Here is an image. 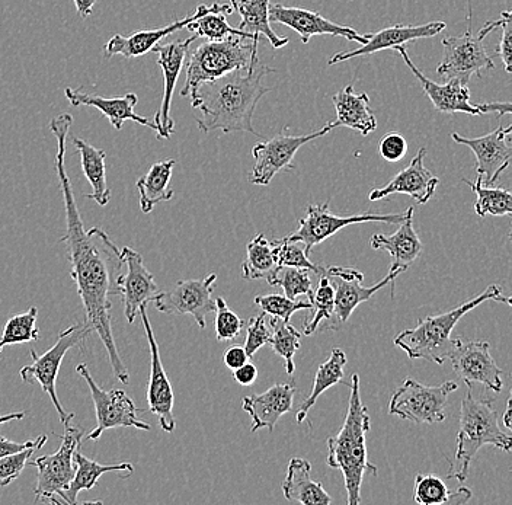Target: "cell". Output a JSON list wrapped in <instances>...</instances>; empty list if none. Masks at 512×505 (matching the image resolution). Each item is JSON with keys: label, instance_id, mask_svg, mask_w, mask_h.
<instances>
[{"label": "cell", "instance_id": "obj_1", "mask_svg": "<svg viewBox=\"0 0 512 505\" xmlns=\"http://www.w3.org/2000/svg\"><path fill=\"white\" fill-rule=\"evenodd\" d=\"M73 117L60 114L50 121V130L57 140L56 171L62 188L64 210H66V235L60 241L67 245V258L72 264V278L85 309L86 321L94 329L107 350L112 373L118 382L127 386L130 373L124 366L115 344L111 326V297L117 296V278L123 273L121 249L110 236L99 228L85 229L80 217L72 184L66 171V139Z\"/></svg>", "mask_w": 512, "mask_h": 505}, {"label": "cell", "instance_id": "obj_2", "mask_svg": "<svg viewBox=\"0 0 512 505\" xmlns=\"http://www.w3.org/2000/svg\"><path fill=\"white\" fill-rule=\"evenodd\" d=\"M270 72L274 69L262 65L256 57L248 67L200 85L190 98L191 107L200 111V115L195 117L198 129L206 134L211 131H222L223 134L242 131L262 139L264 136L256 133L252 120L256 105L270 92V88L262 83Z\"/></svg>", "mask_w": 512, "mask_h": 505}, {"label": "cell", "instance_id": "obj_3", "mask_svg": "<svg viewBox=\"0 0 512 505\" xmlns=\"http://www.w3.org/2000/svg\"><path fill=\"white\" fill-rule=\"evenodd\" d=\"M350 407L341 431L329 437L326 465L338 469L344 475L348 505L361 503V484L364 475L377 476V468L368 462L367 433L371 428V418L367 407L361 402L360 376L352 375L350 383Z\"/></svg>", "mask_w": 512, "mask_h": 505}, {"label": "cell", "instance_id": "obj_4", "mask_svg": "<svg viewBox=\"0 0 512 505\" xmlns=\"http://www.w3.org/2000/svg\"><path fill=\"white\" fill-rule=\"evenodd\" d=\"M488 300L511 306V300L504 297L502 289H499L498 286L488 287L485 292L480 293L475 299L457 306L450 312L427 316V318L419 321L416 328L400 332L395 337V345L400 350L405 351L409 359L428 360L438 364V366H443L450 354L453 353L454 348L459 344L460 338L453 340L451 334H453L454 328L459 324L460 319L470 310L478 308Z\"/></svg>", "mask_w": 512, "mask_h": 505}, {"label": "cell", "instance_id": "obj_5", "mask_svg": "<svg viewBox=\"0 0 512 505\" xmlns=\"http://www.w3.org/2000/svg\"><path fill=\"white\" fill-rule=\"evenodd\" d=\"M483 446H494L504 452H510L511 437L499 427L494 401L476 399L472 388H469L462 401L457 450L454 459L450 460L447 478H454L459 482L466 481L470 463Z\"/></svg>", "mask_w": 512, "mask_h": 505}, {"label": "cell", "instance_id": "obj_6", "mask_svg": "<svg viewBox=\"0 0 512 505\" xmlns=\"http://www.w3.org/2000/svg\"><path fill=\"white\" fill-rule=\"evenodd\" d=\"M259 38L232 37L206 41L191 54L182 98H191L200 85L223 78L227 73L248 67L258 57Z\"/></svg>", "mask_w": 512, "mask_h": 505}, {"label": "cell", "instance_id": "obj_7", "mask_svg": "<svg viewBox=\"0 0 512 505\" xmlns=\"http://www.w3.org/2000/svg\"><path fill=\"white\" fill-rule=\"evenodd\" d=\"M92 332H94V329L91 328L88 322H79V324L69 326V328L60 332L56 344L46 353L38 356L37 351L31 350L32 363L19 370L22 382L38 383L43 392L50 396L51 402H53L54 408L59 414L60 423L63 425L70 423L75 418V414H67L66 409L60 404L59 396H57L56 383L60 367H62L67 351L85 343Z\"/></svg>", "mask_w": 512, "mask_h": 505}, {"label": "cell", "instance_id": "obj_8", "mask_svg": "<svg viewBox=\"0 0 512 505\" xmlns=\"http://www.w3.org/2000/svg\"><path fill=\"white\" fill-rule=\"evenodd\" d=\"M83 430L64 424V434L59 450L53 455L38 457L31 460L28 465L35 466L38 471L37 485H35V503L48 501V503L62 504L59 498L69 488L75 476V453L82 444Z\"/></svg>", "mask_w": 512, "mask_h": 505}, {"label": "cell", "instance_id": "obj_9", "mask_svg": "<svg viewBox=\"0 0 512 505\" xmlns=\"http://www.w3.org/2000/svg\"><path fill=\"white\" fill-rule=\"evenodd\" d=\"M457 389L459 385L451 380L440 386H425L408 377L393 393L389 414L414 424L444 423L448 396Z\"/></svg>", "mask_w": 512, "mask_h": 505}, {"label": "cell", "instance_id": "obj_10", "mask_svg": "<svg viewBox=\"0 0 512 505\" xmlns=\"http://www.w3.org/2000/svg\"><path fill=\"white\" fill-rule=\"evenodd\" d=\"M488 37L483 31L473 35L472 3L469 0V17L466 33L460 37L443 38L444 59L437 67V75L443 79H459L469 85L472 76L479 78L485 70L494 69V59L489 56L483 40Z\"/></svg>", "mask_w": 512, "mask_h": 505}, {"label": "cell", "instance_id": "obj_11", "mask_svg": "<svg viewBox=\"0 0 512 505\" xmlns=\"http://www.w3.org/2000/svg\"><path fill=\"white\" fill-rule=\"evenodd\" d=\"M408 216V210L403 213H361L352 214V216H338L329 210V204L323 203L310 204L307 206L306 216L299 222V229L291 235L286 236L290 241H300L306 246L307 254L310 255L312 249L322 244L326 239L334 236L339 230L347 226L360 225V223H387V225L399 226Z\"/></svg>", "mask_w": 512, "mask_h": 505}, {"label": "cell", "instance_id": "obj_12", "mask_svg": "<svg viewBox=\"0 0 512 505\" xmlns=\"http://www.w3.org/2000/svg\"><path fill=\"white\" fill-rule=\"evenodd\" d=\"M76 372L85 380L91 391L92 401L95 405L96 427L86 436L88 440L101 439L102 434L114 428L133 427L137 430L150 431L152 427L139 418V412L133 399L120 389L105 391L95 382L86 364H79Z\"/></svg>", "mask_w": 512, "mask_h": 505}, {"label": "cell", "instance_id": "obj_13", "mask_svg": "<svg viewBox=\"0 0 512 505\" xmlns=\"http://www.w3.org/2000/svg\"><path fill=\"white\" fill-rule=\"evenodd\" d=\"M334 129H336L335 123H331L323 129L306 134V136H293L284 130L267 142L258 143L252 149L255 165L249 181L254 185H270L272 178L278 172L293 168V159L300 147L331 133Z\"/></svg>", "mask_w": 512, "mask_h": 505}, {"label": "cell", "instance_id": "obj_14", "mask_svg": "<svg viewBox=\"0 0 512 505\" xmlns=\"http://www.w3.org/2000/svg\"><path fill=\"white\" fill-rule=\"evenodd\" d=\"M216 281V273L200 280L178 281L174 289L160 292L153 303L166 315H191L200 329H206L207 315L216 312V299H213Z\"/></svg>", "mask_w": 512, "mask_h": 505}, {"label": "cell", "instance_id": "obj_15", "mask_svg": "<svg viewBox=\"0 0 512 505\" xmlns=\"http://www.w3.org/2000/svg\"><path fill=\"white\" fill-rule=\"evenodd\" d=\"M448 360L453 364L454 373L466 383L467 388L482 385L496 393L502 391L504 373L491 356L488 341H463L460 338Z\"/></svg>", "mask_w": 512, "mask_h": 505}, {"label": "cell", "instance_id": "obj_16", "mask_svg": "<svg viewBox=\"0 0 512 505\" xmlns=\"http://www.w3.org/2000/svg\"><path fill=\"white\" fill-rule=\"evenodd\" d=\"M144 331H146L147 343L150 350V377L147 385V401L149 411L158 418L160 428L166 433H174L176 421L174 417L175 396L162 359H160L159 345L156 341L155 332L150 325L147 315V305L139 310Z\"/></svg>", "mask_w": 512, "mask_h": 505}, {"label": "cell", "instance_id": "obj_17", "mask_svg": "<svg viewBox=\"0 0 512 505\" xmlns=\"http://www.w3.org/2000/svg\"><path fill=\"white\" fill-rule=\"evenodd\" d=\"M512 127L499 126L498 129L478 139H466L459 133H451V139L472 149L476 156V172L486 187H494L502 172L511 163L510 142Z\"/></svg>", "mask_w": 512, "mask_h": 505}, {"label": "cell", "instance_id": "obj_18", "mask_svg": "<svg viewBox=\"0 0 512 505\" xmlns=\"http://www.w3.org/2000/svg\"><path fill=\"white\" fill-rule=\"evenodd\" d=\"M325 273L335 290L334 315L338 326L345 324L361 303L370 300L374 294L380 292L387 284L393 283L402 274L400 271L390 270L389 274L379 283L371 287H364L363 273L355 268L332 265L325 270Z\"/></svg>", "mask_w": 512, "mask_h": 505}, {"label": "cell", "instance_id": "obj_19", "mask_svg": "<svg viewBox=\"0 0 512 505\" xmlns=\"http://www.w3.org/2000/svg\"><path fill=\"white\" fill-rule=\"evenodd\" d=\"M121 257L126 264V273L117 278L118 294L123 300L124 315L128 324L136 321L137 313L142 306L153 302L160 293L158 283L153 274L144 265L143 257L139 252L124 246Z\"/></svg>", "mask_w": 512, "mask_h": 505}, {"label": "cell", "instance_id": "obj_20", "mask_svg": "<svg viewBox=\"0 0 512 505\" xmlns=\"http://www.w3.org/2000/svg\"><path fill=\"white\" fill-rule=\"evenodd\" d=\"M197 40L195 35L187 38V40L174 41V43L163 44V46H155L153 53L158 54V66L163 72V98L160 102L158 113L155 115L156 137L160 140L169 139L174 134L175 123L171 117L172 97L176 82L181 75L182 67L185 65V57L191 44Z\"/></svg>", "mask_w": 512, "mask_h": 505}, {"label": "cell", "instance_id": "obj_21", "mask_svg": "<svg viewBox=\"0 0 512 505\" xmlns=\"http://www.w3.org/2000/svg\"><path fill=\"white\" fill-rule=\"evenodd\" d=\"M270 22L290 27L300 35L303 44L309 43L310 38L315 35H334V37H342L360 44L366 43L370 38V34L363 35L347 25L335 24V22L322 17L319 12L280 5V3L270 6Z\"/></svg>", "mask_w": 512, "mask_h": 505}, {"label": "cell", "instance_id": "obj_22", "mask_svg": "<svg viewBox=\"0 0 512 505\" xmlns=\"http://www.w3.org/2000/svg\"><path fill=\"white\" fill-rule=\"evenodd\" d=\"M399 51L402 56L403 62L409 67L416 78V81L421 83L427 97L430 98L435 110L443 114H456L464 113L469 115H482V107L480 105H473L470 102L469 86L459 79H448L447 83H435L428 79L421 70L418 69L409 57L408 50L405 46H398L395 49Z\"/></svg>", "mask_w": 512, "mask_h": 505}, {"label": "cell", "instance_id": "obj_23", "mask_svg": "<svg viewBox=\"0 0 512 505\" xmlns=\"http://www.w3.org/2000/svg\"><path fill=\"white\" fill-rule=\"evenodd\" d=\"M446 22L434 21L424 25H393V27L383 28L379 33L370 34L366 43L361 44L360 49L351 51H342L335 54L329 65L334 66L338 63L348 62L355 57L370 56V54L379 53V51L392 49L395 50L403 44L414 43L422 38L435 37L446 30Z\"/></svg>", "mask_w": 512, "mask_h": 505}, {"label": "cell", "instance_id": "obj_24", "mask_svg": "<svg viewBox=\"0 0 512 505\" xmlns=\"http://www.w3.org/2000/svg\"><path fill=\"white\" fill-rule=\"evenodd\" d=\"M425 155H427V149L422 147V149L418 150L411 163H409L408 168L400 171L384 187L373 188L370 196H368V200L379 201L392 196V194H406V196L414 198L418 204H427L432 196H434L435 188L440 184V180L425 168Z\"/></svg>", "mask_w": 512, "mask_h": 505}, {"label": "cell", "instance_id": "obj_25", "mask_svg": "<svg viewBox=\"0 0 512 505\" xmlns=\"http://www.w3.org/2000/svg\"><path fill=\"white\" fill-rule=\"evenodd\" d=\"M296 383L274 385L261 395L245 396L242 399L243 411L248 412L252 418L251 433L268 428L274 431L280 418L293 408Z\"/></svg>", "mask_w": 512, "mask_h": 505}, {"label": "cell", "instance_id": "obj_26", "mask_svg": "<svg viewBox=\"0 0 512 505\" xmlns=\"http://www.w3.org/2000/svg\"><path fill=\"white\" fill-rule=\"evenodd\" d=\"M64 97L67 98L72 107L88 105V107H94L101 111L115 130L123 129L126 121H134L140 126H147L156 131L155 123L147 120L146 117H142V115H137L134 111L137 102H139V97L133 92L123 95V97L104 98L99 97V95L85 94L80 89L66 88L64 89Z\"/></svg>", "mask_w": 512, "mask_h": 505}, {"label": "cell", "instance_id": "obj_27", "mask_svg": "<svg viewBox=\"0 0 512 505\" xmlns=\"http://www.w3.org/2000/svg\"><path fill=\"white\" fill-rule=\"evenodd\" d=\"M399 226L400 228L392 235L376 233L371 236L370 245L376 251L389 252L392 257L390 270L405 273L421 255L422 248H424L414 229V209L412 207H409L408 216Z\"/></svg>", "mask_w": 512, "mask_h": 505}, {"label": "cell", "instance_id": "obj_28", "mask_svg": "<svg viewBox=\"0 0 512 505\" xmlns=\"http://www.w3.org/2000/svg\"><path fill=\"white\" fill-rule=\"evenodd\" d=\"M195 18H197V12H194L190 17L172 22V24L166 25V27L156 28V30L137 31V33L131 34L130 37L115 34L105 44L104 59L108 60L114 56H123L126 59L144 56V54L150 53V51L155 49V46H158L163 38L187 28V25L194 21Z\"/></svg>", "mask_w": 512, "mask_h": 505}, {"label": "cell", "instance_id": "obj_29", "mask_svg": "<svg viewBox=\"0 0 512 505\" xmlns=\"http://www.w3.org/2000/svg\"><path fill=\"white\" fill-rule=\"evenodd\" d=\"M335 105L336 127H348L363 136L377 129V118L370 107V98L366 92L355 94L354 86H345L332 98Z\"/></svg>", "mask_w": 512, "mask_h": 505}, {"label": "cell", "instance_id": "obj_30", "mask_svg": "<svg viewBox=\"0 0 512 505\" xmlns=\"http://www.w3.org/2000/svg\"><path fill=\"white\" fill-rule=\"evenodd\" d=\"M312 465L306 459L294 457L288 463L287 476L283 482V494L287 501L304 505L332 504L331 495L320 482L313 481Z\"/></svg>", "mask_w": 512, "mask_h": 505}, {"label": "cell", "instance_id": "obj_31", "mask_svg": "<svg viewBox=\"0 0 512 505\" xmlns=\"http://www.w3.org/2000/svg\"><path fill=\"white\" fill-rule=\"evenodd\" d=\"M197 18L187 25V30L197 38H206L207 41H220L232 35L240 37L259 38L255 35L240 31L239 28L230 27L227 17L232 15L233 8L230 3H213L207 6L204 3L197 6Z\"/></svg>", "mask_w": 512, "mask_h": 505}, {"label": "cell", "instance_id": "obj_32", "mask_svg": "<svg viewBox=\"0 0 512 505\" xmlns=\"http://www.w3.org/2000/svg\"><path fill=\"white\" fill-rule=\"evenodd\" d=\"M72 143L79 152L83 174L92 187V193L86 194L85 198H92L98 206H107L111 200V191L107 182V166H105L107 153L104 149H98L79 137H73Z\"/></svg>", "mask_w": 512, "mask_h": 505}, {"label": "cell", "instance_id": "obj_33", "mask_svg": "<svg viewBox=\"0 0 512 505\" xmlns=\"http://www.w3.org/2000/svg\"><path fill=\"white\" fill-rule=\"evenodd\" d=\"M230 6L240 15V31L255 37L265 35L277 50L287 46L288 37H280L271 28L270 0H230Z\"/></svg>", "mask_w": 512, "mask_h": 505}, {"label": "cell", "instance_id": "obj_34", "mask_svg": "<svg viewBox=\"0 0 512 505\" xmlns=\"http://www.w3.org/2000/svg\"><path fill=\"white\" fill-rule=\"evenodd\" d=\"M278 268V239L270 242L262 233L256 235L246 246L242 277L245 280H265L274 287Z\"/></svg>", "mask_w": 512, "mask_h": 505}, {"label": "cell", "instance_id": "obj_35", "mask_svg": "<svg viewBox=\"0 0 512 505\" xmlns=\"http://www.w3.org/2000/svg\"><path fill=\"white\" fill-rule=\"evenodd\" d=\"M176 165L175 159L155 163L152 168L137 181L136 187L140 194V209L144 214L153 212L156 204L166 203L174 198L171 188L172 172Z\"/></svg>", "mask_w": 512, "mask_h": 505}, {"label": "cell", "instance_id": "obj_36", "mask_svg": "<svg viewBox=\"0 0 512 505\" xmlns=\"http://www.w3.org/2000/svg\"><path fill=\"white\" fill-rule=\"evenodd\" d=\"M134 466L131 463H118V465H101L95 460L89 459L76 450L75 453V476L70 482L69 488L63 492L62 503L75 505L80 492L95 487L98 479L108 472H118L123 476L131 475Z\"/></svg>", "mask_w": 512, "mask_h": 505}, {"label": "cell", "instance_id": "obj_37", "mask_svg": "<svg viewBox=\"0 0 512 505\" xmlns=\"http://www.w3.org/2000/svg\"><path fill=\"white\" fill-rule=\"evenodd\" d=\"M345 366H347V356H345L344 351L341 348H334L331 351V357L325 363L320 364L312 392L297 409V423L303 424L306 421L307 414L323 392L328 391L338 383H344Z\"/></svg>", "mask_w": 512, "mask_h": 505}, {"label": "cell", "instance_id": "obj_38", "mask_svg": "<svg viewBox=\"0 0 512 505\" xmlns=\"http://www.w3.org/2000/svg\"><path fill=\"white\" fill-rule=\"evenodd\" d=\"M320 280L315 292L310 294V303H312L313 316L309 322H306L303 328V334H315L320 325L325 324L328 329H338L336 325L335 309V290L331 280L326 276L325 268H320Z\"/></svg>", "mask_w": 512, "mask_h": 505}, {"label": "cell", "instance_id": "obj_39", "mask_svg": "<svg viewBox=\"0 0 512 505\" xmlns=\"http://www.w3.org/2000/svg\"><path fill=\"white\" fill-rule=\"evenodd\" d=\"M464 184L472 188L473 193L478 196L475 203V212L479 217L485 219L488 216H511L512 196L505 188L483 187L482 180L478 177L475 182L463 180Z\"/></svg>", "mask_w": 512, "mask_h": 505}, {"label": "cell", "instance_id": "obj_40", "mask_svg": "<svg viewBox=\"0 0 512 505\" xmlns=\"http://www.w3.org/2000/svg\"><path fill=\"white\" fill-rule=\"evenodd\" d=\"M300 340H302V334L290 322L272 316L270 345L274 353L286 361L287 375L290 376L296 370L294 356L299 351Z\"/></svg>", "mask_w": 512, "mask_h": 505}, {"label": "cell", "instance_id": "obj_41", "mask_svg": "<svg viewBox=\"0 0 512 505\" xmlns=\"http://www.w3.org/2000/svg\"><path fill=\"white\" fill-rule=\"evenodd\" d=\"M38 309L35 306L21 315L12 316L3 328L0 337V353L9 345L27 344L40 338V328L37 325Z\"/></svg>", "mask_w": 512, "mask_h": 505}, {"label": "cell", "instance_id": "obj_42", "mask_svg": "<svg viewBox=\"0 0 512 505\" xmlns=\"http://www.w3.org/2000/svg\"><path fill=\"white\" fill-rule=\"evenodd\" d=\"M310 271L306 268L280 267L275 276L274 287H283L284 296L288 299H299L300 296L312 294Z\"/></svg>", "mask_w": 512, "mask_h": 505}, {"label": "cell", "instance_id": "obj_43", "mask_svg": "<svg viewBox=\"0 0 512 505\" xmlns=\"http://www.w3.org/2000/svg\"><path fill=\"white\" fill-rule=\"evenodd\" d=\"M451 491L446 482L435 475H418L415 478L414 500L421 505L448 504Z\"/></svg>", "mask_w": 512, "mask_h": 505}, {"label": "cell", "instance_id": "obj_44", "mask_svg": "<svg viewBox=\"0 0 512 505\" xmlns=\"http://www.w3.org/2000/svg\"><path fill=\"white\" fill-rule=\"evenodd\" d=\"M47 440L48 437L46 434H43V436L38 437L37 443L34 446L14 453V455L2 457L0 459V487H8V485L16 481L21 476V473L24 472L25 466L30 462L32 455L37 450H40L47 443Z\"/></svg>", "mask_w": 512, "mask_h": 505}, {"label": "cell", "instance_id": "obj_45", "mask_svg": "<svg viewBox=\"0 0 512 505\" xmlns=\"http://www.w3.org/2000/svg\"><path fill=\"white\" fill-rule=\"evenodd\" d=\"M255 305L262 309V312L268 315L281 318L283 321L290 322L291 316L297 310L312 309V303L304 300L288 299L284 294H268V296H256Z\"/></svg>", "mask_w": 512, "mask_h": 505}, {"label": "cell", "instance_id": "obj_46", "mask_svg": "<svg viewBox=\"0 0 512 505\" xmlns=\"http://www.w3.org/2000/svg\"><path fill=\"white\" fill-rule=\"evenodd\" d=\"M216 338L219 343L238 340L245 322L227 306L222 297L216 299Z\"/></svg>", "mask_w": 512, "mask_h": 505}, {"label": "cell", "instance_id": "obj_47", "mask_svg": "<svg viewBox=\"0 0 512 505\" xmlns=\"http://www.w3.org/2000/svg\"><path fill=\"white\" fill-rule=\"evenodd\" d=\"M278 264L280 267L306 268L319 274L320 267L310 261L306 246L300 241L283 238L278 241Z\"/></svg>", "mask_w": 512, "mask_h": 505}, {"label": "cell", "instance_id": "obj_48", "mask_svg": "<svg viewBox=\"0 0 512 505\" xmlns=\"http://www.w3.org/2000/svg\"><path fill=\"white\" fill-rule=\"evenodd\" d=\"M265 316L267 313L262 312L261 315L249 319L248 328H246V343L243 347L249 359H252L256 351L261 350L265 344H270L271 331L265 322Z\"/></svg>", "mask_w": 512, "mask_h": 505}, {"label": "cell", "instance_id": "obj_49", "mask_svg": "<svg viewBox=\"0 0 512 505\" xmlns=\"http://www.w3.org/2000/svg\"><path fill=\"white\" fill-rule=\"evenodd\" d=\"M501 40L496 47V54L501 57L505 72L512 73V15L510 11L502 12Z\"/></svg>", "mask_w": 512, "mask_h": 505}, {"label": "cell", "instance_id": "obj_50", "mask_svg": "<svg viewBox=\"0 0 512 505\" xmlns=\"http://www.w3.org/2000/svg\"><path fill=\"white\" fill-rule=\"evenodd\" d=\"M379 149L384 161L399 162L405 158L406 152H408V143H406L405 137L392 131L380 140Z\"/></svg>", "mask_w": 512, "mask_h": 505}, {"label": "cell", "instance_id": "obj_51", "mask_svg": "<svg viewBox=\"0 0 512 505\" xmlns=\"http://www.w3.org/2000/svg\"><path fill=\"white\" fill-rule=\"evenodd\" d=\"M249 357L246 354L245 348L239 347V345H232L224 351L223 361L226 364L227 369L236 370L239 369L243 364L248 363Z\"/></svg>", "mask_w": 512, "mask_h": 505}, {"label": "cell", "instance_id": "obj_52", "mask_svg": "<svg viewBox=\"0 0 512 505\" xmlns=\"http://www.w3.org/2000/svg\"><path fill=\"white\" fill-rule=\"evenodd\" d=\"M233 379L239 383L240 386H252L258 379V369L255 364L245 363L239 369L233 370Z\"/></svg>", "mask_w": 512, "mask_h": 505}, {"label": "cell", "instance_id": "obj_53", "mask_svg": "<svg viewBox=\"0 0 512 505\" xmlns=\"http://www.w3.org/2000/svg\"><path fill=\"white\" fill-rule=\"evenodd\" d=\"M35 443H37V440L16 443V441H11L0 436V459L5 456L14 455V453L21 452V450L28 449V447L34 446Z\"/></svg>", "mask_w": 512, "mask_h": 505}, {"label": "cell", "instance_id": "obj_54", "mask_svg": "<svg viewBox=\"0 0 512 505\" xmlns=\"http://www.w3.org/2000/svg\"><path fill=\"white\" fill-rule=\"evenodd\" d=\"M482 107V113H498L501 115L511 113L510 102H492V104H480Z\"/></svg>", "mask_w": 512, "mask_h": 505}, {"label": "cell", "instance_id": "obj_55", "mask_svg": "<svg viewBox=\"0 0 512 505\" xmlns=\"http://www.w3.org/2000/svg\"><path fill=\"white\" fill-rule=\"evenodd\" d=\"M73 2H75L76 11H78L80 18L91 17L96 0H73Z\"/></svg>", "mask_w": 512, "mask_h": 505}, {"label": "cell", "instance_id": "obj_56", "mask_svg": "<svg viewBox=\"0 0 512 505\" xmlns=\"http://www.w3.org/2000/svg\"><path fill=\"white\" fill-rule=\"evenodd\" d=\"M472 498V491L467 488H459L456 492H451L448 504H466Z\"/></svg>", "mask_w": 512, "mask_h": 505}, {"label": "cell", "instance_id": "obj_57", "mask_svg": "<svg viewBox=\"0 0 512 505\" xmlns=\"http://www.w3.org/2000/svg\"><path fill=\"white\" fill-rule=\"evenodd\" d=\"M25 418V412H11L8 415H0V425L11 423V421H21Z\"/></svg>", "mask_w": 512, "mask_h": 505}, {"label": "cell", "instance_id": "obj_58", "mask_svg": "<svg viewBox=\"0 0 512 505\" xmlns=\"http://www.w3.org/2000/svg\"><path fill=\"white\" fill-rule=\"evenodd\" d=\"M511 396L507 399V408H505V414H504V425L508 428V430H511L512 428V421H511Z\"/></svg>", "mask_w": 512, "mask_h": 505}]
</instances>
